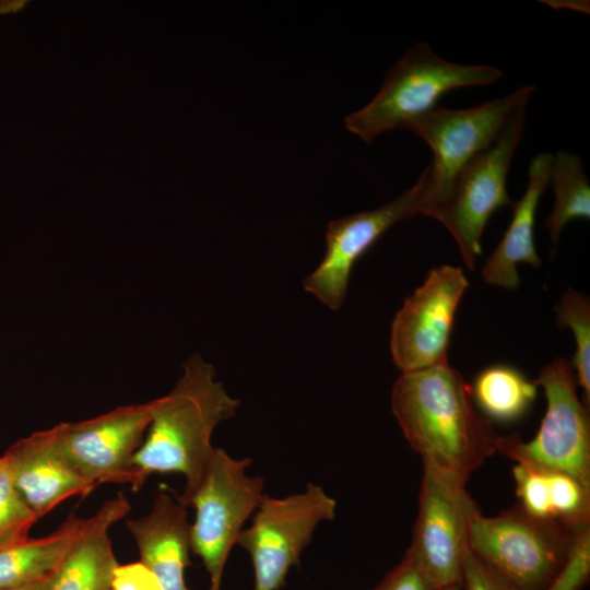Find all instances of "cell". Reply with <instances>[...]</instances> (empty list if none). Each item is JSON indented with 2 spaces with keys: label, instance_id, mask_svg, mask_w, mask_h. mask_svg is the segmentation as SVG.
<instances>
[{
  "label": "cell",
  "instance_id": "28",
  "mask_svg": "<svg viewBox=\"0 0 590 590\" xmlns=\"http://www.w3.org/2000/svg\"><path fill=\"white\" fill-rule=\"evenodd\" d=\"M48 577L44 578V579H40V580H37V581H34V582H31V583H27V585H24V586H21V587L5 589V590H45L46 586H47Z\"/></svg>",
  "mask_w": 590,
  "mask_h": 590
},
{
  "label": "cell",
  "instance_id": "23",
  "mask_svg": "<svg viewBox=\"0 0 590 590\" xmlns=\"http://www.w3.org/2000/svg\"><path fill=\"white\" fill-rule=\"evenodd\" d=\"M590 575V527L576 532L574 547L562 570L544 590H580Z\"/></svg>",
  "mask_w": 590,
  "mask_h": 590
},
{
  "label": "cell",
  "instance_id": "7",
  "mask_svg": "<svg viewBox=\"0 0 590 590\" xmlns=\"http://www.w3.org/2000/svg\"><path fill=\"white\" fill-rule=\"evenodd\" d=\"M248 458L236 459L215 448L203 479L189 499L196 509L190 547L209 575L208 590H221L228 555L263 497L264 481L246 473Z\"/></svg>",
  "mask_w": 590,
  "mask_h": 590
},
{
  "label": "cell",
  "instance_id": "15",
  "mask_svg": "<svg viewBox=\"0 0 590 590\" xmlns=\"http://www.w3.org/2000/svg\"><path fill=\"white\" fill-rule=\"evenodd\" d=\"M126 524L139 548L140 562L153 573L163 590H187L190 523L178 497L160 492L145 516L129 519Z\"/></svg>",
  "mask_w": 590,
  "mask_h": 590
},
{
  "label": "cell",
  "instance_id": "26",
  "mask_svg": "<svg viewBox=\"0 0 590 590\" xmlns=\"http://www.w3.org/2000/svg\"><path fill=\"white\" fill-rule=\"evenodd\" d=\"M111 590H163V588L153 573L138 562L116 566Z\"/></svg>",
  "mask_w": 590,
  "mask_h": 590
},
{
  "label": "cell",
  "instance_id": "11",
  "mask_svg": "<svg viewBox=\"0 0 590 590\" xmlns=\"http://www.w3.org/2000/svg\"><path fill=\"white\" fill-rule=\"evenodd\" d=\"M155 400L118 406L92 418L52 427L57 445L88 484H130L135 491L133 458L144 440Z\"/></svg>",
  "mask_w": 590,
  "mask_h": 590
},
{
  "label": "cell",
  "instance_id": "19",
  "mask_svg": "<svg viewBox=\"0 0 590 590\" xmlns=\"http://www.w3.org/2000/svg\"><path fill=\"white\" fill-rule=\"evenodd\" d=\"M538 387L534 380L507 364L483 368L469 386L471 399L483 416L504 424L515 423L529 412Z\"/></svg>",
  "mask_w": 590,
  "mask_h": 590
},
{
  "label": "cell",
  "instance_id": "18",
  "mask_svg": "<svg viewBox=\"0 0 590 590\" xmlns=\"http://www.w3.org/2000/svg\"><path fill=\"white\" fill-rule=\"evenodd\" d=\"M90 518L70 515L52 533L0 547V590L47 578L84 532Z\"/></svg>",
  "mask_w": 590,
  "mask_h": 590
},
{
  "label": "cell",
  "instance_id": "22",
  "mask_svg": "<svg viewBox=\"0 0 590 590\" xmlns=\"http://www.w3.org/2000/svg\"><path fill=\"white\" fill-rule=\"evenodd\" d=\"M39 518L17 491L4 458L0 457V547L28 538Z\"/></svg>",
  "mask_w": 590,
  "mask_h": 590
},
{
  "label": "cell",
  "instance_id": "9",
  "mask_svg": "<svg viewBox=\"0 0 590 590\" xmlns=\"http://www.w3.org/2000/svg\"><path fill=\"white\" fill-rule=\"evenodd\" d=\"M337 502L324 489L309 483L300 493L285 497L263 495L250 527L243 529L237 544L250 556L253 590H279L297 566L319 523L332 520Z\"/></svg>",
  "mask_w": 590,
  "mask_h": 590
},
{
  "label": "cell",
  "instance_id": "21",
  "mask_svg": "<svg viewBox=\"0 0 590 590\" xmlns=\"http://www.w3.org/2000/svg\"><path fill=\"white\" fill-rule=\"evenodd\" d=\"M557 323L573 331L576 351L573 357L575 378L582 389L583 403L590 402V303L568 287L555 306Z\"/></svg>",
  "mask_w": 590,
  "mask_h": 590
},
{
  "label": "cell",
  "instance_id": "2",
  "mask_svg": "<svg viewBox=\"0 0 590 590\" xmlns=\"http://www.w3.org/2000/svg\"><path fill=\"white\" fill-rule=\"evenodd\" d=\"M154 400L146 437L133 458L135 491L153 473H178L186 480L178 499L187 507L214 452V429L236 414L240 401L200 355L190 356L173 389Z\"/></svg>",
  "mask_w": 590,
  "mask_h": 590
},
{
  "label": "cell",
  "instance_id": "29",
  "mask_svg": "<svg viewBox=\"0 0 590 590\" xmlns=\"http://www.w3.org/2000/svg\"><path fill=\"white\" fill-rule=\"evenodd\" d=\"M444 590H461V587L460 586H453V587L446 588Z\"/></svg>",
  "mask_w": 590,
  "mask_h": 590
},
{
  "label": "cell",
  "instance_id": "25",
  "mask_svg": "<svg viewBox=\"0 0 590 590\" xmlns=\"http://www.w3.org/2000/svg\"><path fill=\"white\" fill-rule=\"evenodd\" d=\"M460 587L463 590H517L495 570L477 558L470 551V547L462 563Z\"/></svg>",
  "mask_w": 590,
  "mask_h": 590
},
{
  "label": "cell",
  "instance_id": "20",
  "mask_svg": "<svg viewBox=\"0 0 590 590\" xmlns=\"http://www.w3.org/2000/svg\"><path fill=\"white\" fill-rule=\"evenodd\" d=\"M550 182L555 201L545 226L555 251L568 222L590 217V186L580 156L565 151L553 154Z\"/></svg>",
  "mask_w": 590,
  "mask_h": 590
},
{
  "label": "cell",
  "instance_id": "12",
  "mask_svg": "<svg viewBox=\"0 0 590 590\" xmlns=\"http://www.w3.org/2000/svg\"><path fill=\"white\" fill-rule=\"evenodd\" d=\"M469 286L458 267L432 269L397 312L390 338L392 359L402 373L448 363L447 354L460 300Z\"/></svg>",
  "mask_w": 590,
  "mask_h": 590
},
{
  "label": "cell",
  "instance_id": "4",
  "mask_svg": "<svg viewBox=\"0 0 590 590\" xmlns=\"http://www.w3.org/2000/svg\"><path fill=\"white\" fill-rule=\"evenodd\" d=\"M577 531L517 504L492 517L476 514L469 547L517 590H544L568 560Z\"/></svg>",
  "mask_w": 590,
  "mask_h": 590
},
{
  "label": "cell",
  "instance_id": "10",
  "mask_svg": "<svg viewBox=\"0 0 590 590\" xmlns=\"http://www.w3.org/2000/svg\"><path fill=\"white\" fill-rule=\"evenodd\" d=\"M480 511L464 481L423 461L418 510L408 550L439 590L460 586L471 523Z\"/></svg>",
  "mask_w": 590,
  "mask_h": 590
},
{
  "label": "cell",
  "instance_id": "13",
  "mask_svg": "<svg viewBox=\"0 0 590 590\" xmlns=\"http://www.w3.org/2000/svg\"><path fill=\"white\" fill-rule=\"evenodd\" d=\"M425 181L424 169L410 189L385 205L329 222L326 253L315 271L304 280V290L331 310L340 309L353 267L389 228L418 214Z\"/></svg>",
  "mask_w": 590,
  "mask_h": 590
},
{
  "label": "cell",
  "instance_id": "5",
  "mask_svg": "<svg viewBox=\"0 0 590 590\" xmlns=\"http://www.w3.org/2000/svg\"><path fill=\"white\" fill-rule=\"evenodd\" d=\"M546 398V411L533 439L519 433L500 436L497 452L516 464L565 473L590 488L589 406L577 396L571 363L556 357L534 380Z\"/></svg>",
  "mask_w": 590,
  "mask_h": 590
},
{
  "label": "cell",
  "instance_id": "3",
  "mask_svg": "<svg viewBox=\"0 0 590 590\" xmlns=\"http://www.w3.org/2000/svg\"><path fill=\"white\" fill-rule=\"evenodd\" d=\"M502 75L493 66L445 60L426 43L417 42L387 72L375 97L345 118V127L368 144L384 132L406 129L415 118L436 107L444 94L493 84Z\"/></svg>",
  "mask_w": 590,
  "mask_h": 590
},
{
  "label": "cell",
  "instance_id": "1",
  "mask_svg": "<svg viewBox=\"0 0 590 590\" xmlns=\"http://www.w3.org/2000/svg\"><path fill=\"white\" fill-rule=\"evenodd\" d=\"M391 410L411 448L467 483L497 452L500 435L474 406L469 385L448 363L402 373Z\"/></svg>",
  "mask_w": 590,
  "mask_h": 590
},
{
  "label": "cell",
  "instance_id": "24",
  "mask_svg": "<svg viewBox=\"0 0 590 590\" xmlns=\"http://www.w3.org/2000/svg\"><path fill=\"white\" fill-rule=\"evenodd\" d=\"M371 590H439L406 550L402 559Z\"/></svg>",
  "mask_w": 590,
  "mask_h": 590
},
{
  "label": "cell",
  "instance_id": "14",
  "mask_svg": "<svg viewBox=\"0 0 590 590\" xmlns=\"http://www.w3.org/2000/svg\"><path fill=\"white\" fill-rule=\"evenodd\" d=\"M2 457L17 491L38 518L64 499L84 497L95 488L67 462L52 427L17 440Z\"/></svg>",
  "mask_w": 590,
  "mask_h": 590
},
{
  "label": "cell",
  "instance_id": "6",
  "mask_svg": "<svg viewBox=\"0 0 590 590\" xmlns=\"http://www.w3.org/2000/svg\"><path fill=\"white\" fill-rule=\"evenodd\" d=\"M535 86L527 84L510 94L465 109L436 106L415 118L406 130L433 152L418 214H426L448 194L459 170L477 153L494 144L511 117L528 105Z\"/></svg>",
  "mask_w": 590,
  "mask_h": 590
},
{
  "label": "cell",
  "instance_id": "16",
  "mask_svg": "<svg viewBox=\"0 0 590 590\" xmlns=\"http://www.w3.org/2000/svg\"><path fill=\"white\" fill-rule=\"evenodd\" d=\"M130 510L122 493L106 500L90 517L84 532L49 575L45 590H111L118 562L109 536L110 527Z\"/></svg>",
  "mask_w": 590,
  "mask_h": 590
},
{
  "label": "cell",
  "instance_id": "17",
  "mask_svg": "<svg viewBox=\"0 0 590 590\" xmlns=\"http://www.w3.org/2000/svg\"><path fill=\"white\" fill-rule=\"evenodd\" d=\"M552 153L533 157L528 172V185L522 197L512 204V219L502 240L485 261L481 276L489 285L516 290L520 279L518 264H542L534 244V225L540 199L550 184Z\"/></svg>",
  "mask_w": 590,
  "mask_h": 590
},
{
  "label": "cell",
  "instance_id": "27",
  "mask_svg": "<svg viewBox=\"0 0 590 590\" xmlns=\"http://www.w3.org/2000/svg\"><path fill=\"white\" fill-rule=\"evenodd\" d=\"M25 4L24 0H0V14L19 12Z\"/></svg>",
  "mask_w": 590,
  "mask_h": 590
},
{
  "label": "cell",
  "instance_id": "8",
  "mask_svg": "<svg viewBox=\"0 0 590 590\" xmlns=\"http://www.w3.org/2000/svg\"><path fill=\"white\" fill-rule=\"evenodd\" d=\"M526 111L527 106L516 111L500 138L459 170L446 198L426 214L449 231L470 270L482 252L481 239L489 217L514 204L506 182L524 131Z\"/></svg>",
  "mask_w": 590,
  "mask_h": 590
}]
</instances>
